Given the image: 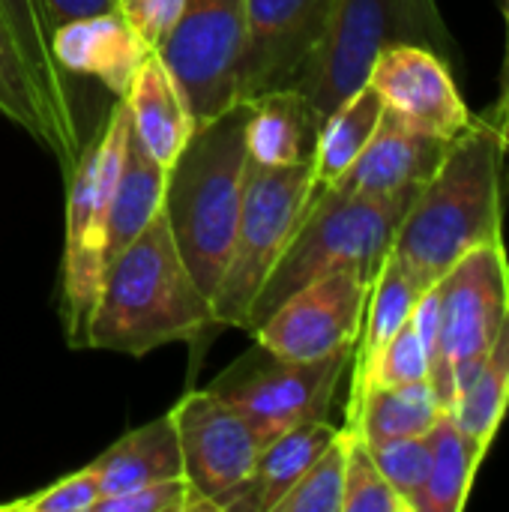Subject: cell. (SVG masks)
Here are the masks:
<instances>
[{
    "mask_svg": "<svg viewBox=\"0 0 509 512\" xmlns=\"http://www.w3.org/2000/svg\"><path fill=\"white\" fill-rule=\"evenodd\" d=\"M246 117L249 102H240L195 126L165 177L162 213L192 279L210 300L225 273L246 192Z\"/></svg>",
    "mask_w": 509,
    "mask_h": 512,
    "instance_id": "obj_3",
    "label": "cell"
},
{
    "mask_svg": "<svg viewBox=\"0 0 509 512\" xmlns=\"http://www.w3.org/2000/svg\"><path fill=\"white\" fill-rule=\"evenodd\" d=\"M45 6H48V21H51V33H54V27H60L63 21L114 9V0H45Z\"/></svg>",
    "mask_w": 509,
    "mask_h": 512,
    "instance_id": "obj_36",
    "label": "cell"
},
{
    "mask_svg": "<svg viewBox=\"0 0 509 512\" xmlns=\"http://www.w3.org/2000/svg\"><path fill=\"white\" fill-rule=\"evenodd\" d=\"M315 138L318 120L297 87L273 90L249 102L246 153L252 165L288 168L312 162Z\"/></svg>",
    "mask_w": 509,
    "mask_h": 512,
    "instance_id": "obj_21",
    "label": "cell"
},
{
    "mask_svg": "<svg viewBox=\"0 0 509 512\" xmlns=\"http://www.w3.org/2000/svg\"><path fill=\"white\" fill-rule=\"evenodd\" d=\"M378 471L387 477L393 492L405 501V507L417 512L420 492L429 477L432 465V447H429V432L414 435V438H396V441H381V444H366Z\"/></svg>",
    "mask_w": 509,
    "mask_h": 512,
    "instance_id": "obj_32",
    "label": "cell"
},
{
    "mask_svg": "<svg viewBox=\"0 0 509 512\" xmlns=\"http://www.w3.org/2000/svg\"><path fill=\"white\" fill-rule=\"evenodd\" d=\"M246 0H186L171 36L156 48L177 81L195 126L237 102Z\"/></svg>",
    "mask_w": 509,
    "mask_h": 512,
    "instance_id": "obj_10",
    "label": "cell"
},
{
    "mask_svg": "<svg viewBox=\"0 0 509 512\" xmlns=\"http://www.w3.org/2000/svg\"><path fill=\"white\" fill-rule=\"evenodd\" d=\"M501 9H504V24H507V48H504V66H501V93H498V102L486 114L498 123V129H501V135L507 141L509 153V0H501Z\"/></svg>",
    "mask_w": 509,
    "mask_h": 512,
    "instance_id": "obj_37",
    "label": "cell"
},
{
    "mask_svg": "<svg viewBox=\"0 0 509 512\" xmlns=\"http://www.w3.org/2000/svg\"><path fill=\"white\" fill-rule=\"evenodd\" d=\"M99 480V498L123 495L147 483L183 477V456L171 414H162L123 438L90 462Z\"/></svg>",
    "mask_w": 509,
    "mask_h": 512,
    "instance_id": "obj_20",
    "label": "cell"
},
{
    "mask_svg": "<svg viewBox=\"0 0 509 512\" xmlns=\"http://www.w3.org/2000/svg\"><path fill=\"white\" fill-rule=\"evenodd\" d=\"M0 18L18 39L30 69L36 72L39 84L45 87L60 120L81 135L78 102L69 87V75L60 72V66L54 63V54H51V21H48L45 0H0Z\"/></svg>",
    "mask_w": 509,
    "mask_h": 512,
    "instance_id": "obj_28",
    "label": "cell"
},
{
    "mask_svg": "<svg viewBox=\"0 0 509 512\" xmlns=\"http://www.w3.org/2000/svg\"><path fill=\"white\" fill-rule=\"evenodd\" d=\"M0 117L24 129L36 144H42L63 174L72 171L75 159L81 156L84 138L69 129L57 108L51 105L45 87L39 84L36 72L30 69L18 39L0 18Z\"/></svg>",
    "mask_w": 509,
    "mask_h": 512,
    "instance_id": "obj_17",
    "label": "cell"
},
{
    "mask_svg": "<svg viewBox=\"0 0 509 512\" xmlns=\"http://www.w3.org/2000/svg\"><path fill=\"white\" fill-rule=\"evenodd\" d=\"M336 435L339 426L330 420H312L261 447L252 477L225 501L222 512H276V504L291 492V486L330 447Z\"/></svg>",
    "mask_w": 509,
    "mask_h": 512,
    "instance_id": "obj_19",
    "label": "cell"
},
{
    "mask_svg": "<svg viewBox=\"0 0 509 512\" xmlns=\"http://www.w3.org/2000/svg\"><path fill=\"white\" fill-rule=\"evenodd\" d=\"M114 9L144 39V45L156 51L177 27L186 0H114Z\"/></svg>",
    "mask_w": 509,
    "mask_h": 512,
    "instance_id": "obj_35",
    "label": "cell"
},
{
    "mask_svg": "<svg viewBox=\"0 0 509 512\" xmlns=\"http://www.w3.org/2000/svg\"><path fill=\"white\" fill-rule=\"evenodd\" d=\"M417 381H429V354L414 324L408 321L375 357L351 369L348 402H354L372 387H402V384H417Z\"/></svg>",
    "mask_w": 509,
    "mask_h": 512,
    "instance_id": "obj_29",
    "label": "cell"
},
{
    "mask_svg": "<svg viewBox=\"0 0 509 512\" xmlns=\"http://www.w3.org/2000/svg\"><path fill=\"white\" fill-rule=\"evenodd\" d=\"M509 411V315L486 351L474 378L456 393L447 411L465 438L486 456Z\"/></svg>",
    "mask_w": 509,
    "mask_h": 512,
    "instance_id": "obj_25",
    "label": "cell"
},
{
    "mask_svg": "<svg viewBox=\"0 0 509 512\" xmlns=\"http://www.w3.org/2000/svg\"><path fill=\"white\" fill-rule=\"evenodd\" d=\"M432 285H426L417 273H411L399 255L390 249L387 258L381 261L372 288H369V300H366V312H363V327L354 345V366H363L369 357H375L408 321L411 312L417 306V300L429 291Z\"/></svg>",
    "mask_w": 509,
    "mask_h": 512,
    "instance_id": "obj_26",
    "label": "cell"
},
{
    "mask_svg": "<svg viewBox=\"0 0 509 512\" xmlns=\"http://www.w3.org/2000/svg\"><path fill=\"white\" fill-rule=\"evenodd\" d=\"M93 512H189V483L183 477L147 483L123 495L99 498Z\"/></svg>",
    "mask_w": 509,
    "mask_h": 512,
    "instance_id": "obj_34",
    "label": "cell"
},
{
    "mask_svg": "<svg viewBox=\"0 0 509 512\" xmlns=\"http://www.w3.org/2000/svg\"><path fill=\"white\" fill-rule=\"evenodd\" d=\"M351 360L354 348L294 363L255 345L222 378H216L210 390L234 405L258 435L261 447H267L294 426L327 420L336 390L351 372Z\"/></svg>",
    "mask_w": 509,
    "mask_h": 512,
    "instance_id": "obj_9",
    "label": "cell"
},
{
    "mask_svg": "<svg viewBox=\"0 0 509 512\" xmlns=\"http://www.w3.org/2000/svg\"><path fill=\"white\" fill-rule=\"evenodd\" d=\"M336 0H246L237 102L297 87L324 39Z\"/></svg>",
    "mask_w": 509,
    "mask_h": 512,
    "instance_id": "obj_13",
    "label": "cell"
},
{
    "mask_svg": "<svg viewBox=\"0 0 509 512\" xmlns=\"http://www.w3.org/2000/svg\"><path fill=\"white\" fill-rule=\"evenodd\" d=\"M393 42H420L453 54L450 30L435 0H336L324 39L315 48L297 90L318 126L348 96L369 84L375 57Z\"/></svg>",
    "mask_w": 509,
    "mask_h": 512,
    "instance_id": "obj_5",
    "label": "cell"
},
{
    "mask_svg": "<svg viewBox=\"0 0 509 512\" xmlns=\"http://www.w3.org/2000/svg\"><path fill=\"white\" fill-rule=\"evenodd\" d=\"M447 414L429 381L402 384V387H372L354 402H348L345 426L357 432L366 444L396 441L426 435L438 417Z\"/></svg>",
    "mask_w": 509,
    "mask_h": 512,
    "instance_id": "obj_23",
    "label": "cell"
},
{
    "mask_svg": "<svg viewBox=\"0 0 509 512\" xmlns=\"http://www.w3.org/2000/svg\"><path fill=\"white\" fill-rule=\"evenodd\" d=\"M369 288L372 279L360 270L348 267L327 273L282 300L261 324L249 330V336L264 351L294 363H309L354 348L363 327Z\"/></svg>",
    "mask_w": 509,
    "mask_h": 512,
    "instance_id": "obj_12",
    "label": "cell"
},
{
    "mask_svg": "<svg viewBox=\"0 0 509 512\" xmlns=\"http://www.w3.org/2000/svg\"><path fill=\"white\" fill-rule=\"evenodd\" d=\"M384 114V102L372 84H363L354 96H348L333 114L318 126L315 150H312V177L315 192L330 189L363 153L369 138L375 135Z\"/></svg>",
    "mask_w": 509,
    "mask_h": 512,
    "instance_id": "obj_24",
    "label": "cell"
},
{
    "mask_svg": "<svg viewBox=\"0 0 509 512\" xmlns=\"http://www.w3.org/2000/svg\"><path fill=\"white\" fill-rule=\"evenodd\" d=\"M450 138L423 132L405 123L399 114H381V123L354 165L330 186L345 195H393L405 189H420L444 162Z\"/></svg>",
    "mask_w": 509,
    "mask_h": 512,
    "instance_id": "obj_15",
    "label": "cell"
},
{
    "mask_svg": "<svg viewBox=\"0 0 509 512\" xmlns=\"http://www.w3.org/2000/svg\"><path fill=\"white\" fill-rule=\"evenodd\" d=\"M345 432V495L342 512H411L393 492L387 477L378 471L366 441L342 426Z\"/></svg>",
    "mask_w": 509,
    "mask_h": 512,
    "instance_id": "obj_30",
    "label": "cell"
},
{
    "mask_svg": "<svg viewBox=\"0 0 509 512\" xmlns=\"http://www.w3.org/2000/svg\"><path fill=\"white\" fill-rule=\"evenodd\" d=\"M312 198V162L288 168H261L249 162L234 246L210 300L219 327L246 330L252 306L297 234Z\"/></svg>",
    "mask_w": 509,
    "mask_h": 512,
    "instance_id": "obj_7",
    "label": "cell"
},
{
    "mask_svg": "<svg viewBox=\"0 0 509 512\" xmlns=\"http://www.w3.org/2000/svg\"><path fill=\"white\" fill-rule=\"evenodd\" d=\"M417 192L420 189H405L375 198L345 195L336 189L315 192L297 234L291 237L288 249L282 252L276 270L270 273L252 306L246 333L294 291L327 273L351 267L375 279Z\"/></svg>",
    "mask_w": 509,
    "mask_h": 512,
    "instance_id": "obj_4",
    "label": "cell"
},
{
    "mask_svg": "<svg viewBox=\"0 0 509 512\" xmlns=\"http://www.w3.org/2000/svg\"><path fill=\"white\" fill-rule=\"evenodd\" d=\"M51 54L63 75L96 78L123 99L150 48L117 9H108L54 27Z\"/></svg>",
    "mask_w": 509,
    "mask_h": 512,
    "instance_id": "obj_16",
    "label": "cell"
},
{
    "mask_svg": "<svg viewBox=\"0 0 509 512\" xmlns=\"http://www.w3.org/2000/svg\"><path fill=\"white\" fill-rule=\"evenodd\" d=\"M438 345L429 363V384L444 411L474 378L486 351L509 315V255L501 240L465 252L435 285Z\"/></svg>",
    "mask_w": 509,
    "mask_h": 512,
    "instance_id": "obj_8",
    "label": "cell"
},
{
    "mask_svg": "<svg viewBox=\"0 0 509 512\" xmlns=\"http://www.w3.org/2000/svg\"><path fill=\"white\" fill-rule=\"evenodd\" d=\"M96 501L99 480L93 465H84L81 471H72L27 498L0 504V512H93Z\"/></svg>",
    "mask_w": 509,
    "mask_h": 512,
    "instance_id": "obj_33",
    "label": "cell"
},
{
    "mask_svg": "<svg viewBox=\"0 0 509 512\" xmlns=\"http://www.w3.org/2000/svg\"><path fill=\"white\" fill-rule=\"evenodd\" d=\"M369 84L378 90L387 111L399 114L405 123L423 132L453 141L474 120L456 87L450 63L429 45H387L372 63Z\"/></svg>",
    "mask_w": 509,
    "mask_h": 512,
    "instance_id": "obj_14",
    "label": "cell"
},
{
    "mask_svg": "<svg viewBox=\"0 0 509 512\" xmlns=\"http://www.w3.org/2000/svg\"><path fill=\"white\" fill-rule=\"evenodd\" d=\"M123 102L129 108L132 132L138 135L144 150L168 171L192 138L195 120L177 81L156 51H150L138 66Z\"/></svg>",
    "mask_w": 509,
    "mask_h": 512,
    "instance_id": "obj_18",
    "label": "cell"
},
{
    "mask_svg": "<svg viewBox=\"0 0 509 512\" xmlns=\"http://www.w3.org/2000/svg\"><path fill=\"white\" fill-rule=\"evenodd\" d=\"M429 447L432 465L417 501V512H462L486 456L465 438L450 414H441L438 423L429 429Z\"/></svg>",
    "mask_w": 509,
    "mask_h": 512,
    "instance_id": "obj_27",
    "label": "cell"
},
{
    "mask_svg": "<svg viewBox=\"0 0 509 512\" xmlns=\"http://www.w3.org/2000/svg\"><path fill=\"white\" fill-rule=\"evenodd\" d=\"M345 495V432L306 468L291 492L276 504V512H342Z\"/></svg>",
    "mask_w": 509,
    "mask_h": 512,
    "instance_id": "obj_31",
    "label": "cell"
},
{
    "mask_svg": "<svg viewBox=\"0 0 509 512\" xmlns=\"http://www.w3.org/2000/svg\"><path fill=\"white\" fill-rule=\"evenodd\" d=\"M219 327L210 297L192 279L165 213L105 264L87 348L144 357L171 342H195Z\"/></svg>",
    "mask_w": 509,
    "mask_h": 512,
    "instance_id": "obj_2",
    "label": "cell"
},
{
    "mask_svg": "<svg viewBox=\"0 0 509 512\" xmlns=\"http://www.w3.org/2000/svg\"><path fill=\"white\" fill-rule=\"evenodd\" d=\"M177 426L189 512H222L225 501L252 477L261 441L246 417L222 396L189 390L171 411Z\"/></svg>",
    "mask_w": 509,
    "mask_h": 512,
    "instance_id": "obj_11",
    "label": "cell"
},
{
    "mask_svg": "<svg viewBox=\"0 0 509 512\" xmlns=\"http://www.w3.org/2000/svg\"><path fill=\"white\" fill-rule=\"evenodd\" d=\"M165 177L168 171L144 150V144L138 141L129 123L126 150L105 219V264L117 258L132 240H138L147 231V225L162 213Z\"/></svg>",
    "mask_w": 509,
    "mask_h": 512,
    "instance_id": "obj_22",
    "label": "cell"
},
{
    "mask_svg": "<svg viewBox=\"0 0 509 512\" xmlns=\"http://www.w3.org/2000/svg\"><path fill=\"white\" fill-rule=\"evenodd\" d=\"M129 135V108L117 99L66 174V237L60 264V315L69 348H87V330L105 276V219Z\"/></svg>",
    "mask_w": 509,
    "mask_h": 512,
    "instance_id": "obj_6",
    "label": "cell"
},
{
    "mask_svg": "<svg viewBox=\"0 0 509 512\" xmlns=\"http://www.w3.org/2000/svg\"><path fill=\"white\" fill-rule=\"evenodd\" d=\"M504 159L498 123L474 117L414 195L390 249L426 285H438L465 252L504 237Z\"/></svg>",
    "mask_w": 509,
    "mask_h": 512,
    "instance_id": "obj_1",
    "label": "cell"
}]
</instances>
